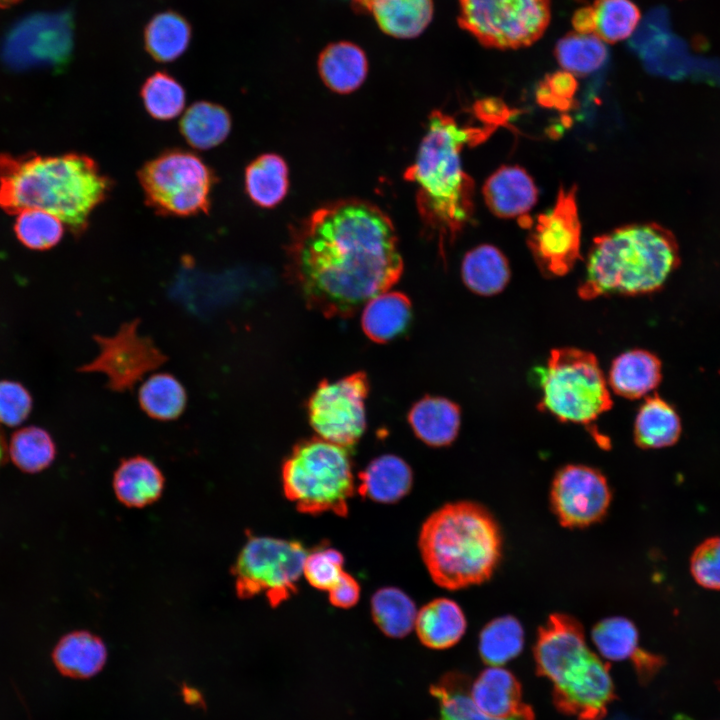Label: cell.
<instances>
[{
  "label": "cell",
  "instance_id": "obj_1",
  "mask_svg": "<svg viewBox=\"0 0 720 720\" xmlns=\"http://www.w3.org/2000/svg\"><path fill=\"white\" fill-rule=\"evenodd\" d=\"M287 272L306 304L326 317H349L401 277L391 219L376 205L344 199L312 212L293 232Z\"/></svg>",
  "mask_w": 720,
  "mask_h": 720
},
{
  "label": "cell",
  "instance_id": "obj_2",
  "mask_svg": "<svg viewBox=\"0 0 720 720\" xmlns=\"http://www.w3.org/2000/svg\"><path fill=\"white\" fill-rule=\"evenodd\" d=\"M499 126L460 125L449 114L433 111L414 163L404 178L417 187L416 205L428 231L443 252L470 223L474 210V182L464 171L461 152L485 141Z\"/></svg>",
  "mask_w": 720,
  "mask_h": 720
},
{
  "label": "cell",
  "instance_id": "obj_3",
  "mask_svg": "<svg viewBox=\"0 0 720 720\" xmlns=\"http://www.w3.org/2000/svg\"><path fill=\"white\" fill-rule=\"evenodd\" d=\"M112 186L87 155H0V208L10 214L44 210L76 235L86 231L91 214L108 198Z\"/></svg>",
  "mask_w": 720,
  "mask_h": 720
},
{
  "label": "cell",
  "instance_id": "obj_4",
  "mask_svg": "<svg viewBox=\"0 0 720 720\" xmlns=\"http://www.w3.org/2000/svg\"><path fill=\"white\" fill-rule=\"evenodd\" d=\"M418 547L440 587L463 589L487 581L502 554V535L493 515L472 501L447 503L421 527Z\"/></svg>",
  "mask_w": 720,
  "mask_h": 720
},
{
  "label": "cell",
  "instance_id": "obj_5",
  "mask_svg": "<svg viewBox=\"0 0 720 720\" xmlns=\"http://www.w3.org/2000/svg\"><path fill=\"white\" fill-rule=\"evenodd\" d=\"M679 263L671 231L656 223L625 225L594 239L577 292L584 300L654 293Z\"/></svg>",
  "mask_w": 720,
  "mask_h": 720
},
{
  "label": "cell",
  "instance_id": "obj_6",
  "mask_svg": "<svg viewBox=\"0 0 720 720\" xmlns=\"http://www.w3.org/2000/svg\"><path fill=\"white\" fill-rule=\"evenodd\" d=\"M539 676L552 685V700L562 713L578 720H602L615 699L609 663L587 644L574 617L554 613L539 629L534 646Z\"/></svg>",
  "mask_w": 720,
  "mask_h": 720
},
{
  "label": "cell",
  "instance_id": "obj_7",
  "mask_svg": "<svg viewBox=\"0 0 720 720\" xmlns=\"http://www.w3.org/2000/svg\"><path fill=\"white\" fill-rule=\"evenodd\" d=\"M281 477L286 498L299 512L348 514L356 487L347 447L320 437L301 441L283 462Z\"/></svg>",
  "mask_w": 720,
  "mask_h": 720
},
{
  "label": "cell",
  "instance_id": "obj_8",
  "mask_svg": "<svg viewBox=\"0 0 720 720\" xmlns=\"http://www.w3.org/2000/svg\"><path fill=\"white\" fill-rule=\"evenodd\" d=\"M540 388L539 409L561 422L589 425L613 405L597 358L578 348L550 352L540 374Z\"/></svg>",
  "mask_w": 720,
  "mask_h": 720
},
{
  "label": "cell",
  "instance_id": "obj_9",
  "mask_svg": "<svg viewBox=\"0 0 720 720\" xmlns=\"http://www.w3.org/2000/svg\"><path fill=\"white\" fill-rule=\"evenodd\" d=\"M137 175L146 204L159 215L190 217L211 208L216 175L193 152L163 151L145 162Z\"/></svg>",
  "mask_w": 720,
  "mask_h": 720
},
{
  "label": "cell",
  "instance_id": "obj_10",
  "mask_svg": "<svg viewBox=\"0 0 720 720\" xmlns=\"http://www.w3.org/2000/svg\"><path fill=\"white\" fill-rule=\"evenodd\" d=\"M307 553L298 541L249 533L231 569L237 596L264 594L271 607L279 606L298 592Z\"/></svg>",
  "mask_w": 720,
  "mask_h": 720
},
{
  "label": "cell",
  "instance_id": "obj_11",
  "mask_svg": "<svg viewBox=\"0 0 720 720\" xmlns=\"http://www.w3.org/2000/svg\"><path fill=\"white\" fill-rule=\"evenodd\" d=\"M550 19V0H459L457 18L480 44L502 50L532 45Z\"/></svg>",
  "mask_w": 720,
  "mask_h": 720
},
{
  "label": "cell",
  "instance_id": "obj_12",
  "mask_svg": "<svg viewBox=\"0 0 720 720\" xmlns=\"http://www.w3.org/2000/svg\"><path fill=\"white\" fill-rule=\"evenodd\" d=\"M368 378L356 372L336 381H323L307 404L310 425L326 441L350 448L366 428Z\"/></svg>",
  "mask_w": 720,
  "mask_h": 720
},
{
  "label": "cell",
  "instance_id": "obj_13",
  "mask_svg": "<svg viewBox=\"0 0 720 720\" xmlns=\"http://www.w3.org/2000/svg\"><path fill=\"white\" fill-rule=\"evenodd\" d=\"M577 189L560 187L552 208L540 214L527 243L540 272L548 278L560 277L581 258V222Z\"/></svg>",
  "mask_w": 720,
  "mask_h": 720
},
{
  "label": "cell",
  "instance_id": "obj_14",
  "mask_svg": "<svg viewBox=\"0 0 720 720\" xmlns=\"http://www.w3.org/2000/svg\"><path fill=\"white\" fill-rule=\"evenodd\" d=\"M73 47L70 12L37 13L18 22L2 44L4 62L13 69L63 66Z\"/></svg>",
  "mask_w": 720,
  "mask_h": 720
},
{
  "label": "cell",
  "instance_id": "obj_15",
  "mask_svg": "<svg viewBox=\"0 0 720 720\" xmlns=\"http://www.w3.org/2000/svg\"><path fill=\"white\" fill-rule=\"evenodd\" d=\"M138 324L135 319L122 324L113 336H95L99 354L79 370L102 373L112 391L124 392L163 365L167 356L150 338L140 335Z\"/></svg>",
  "mask_w": 720,
  "mask_h": 720
},
{
  "label": "cell",
  "instance_id": "obj_16",
  "mask_svg": "<svg viewBox=\"0 0 720 720\" xmlns=\"http://www.w3.org/2000/svg\"><path fill=\"white\" fill-rule=\"evenodd\" d=\"M611 500L607 479L596 468L568 464L552 480L551 507L564 527L584 528L599 522L607 514Z\"/></svg>",
  "mask_w": 720,
  "mask_h": 720
},
{
  "label": "cell",
  "instance_id": "obj_17",
  "mask_svg": "<svg viewBox=\"0 0 720 720\" xmlns=\"http://www.w3.org/2000/svg\"><path fill=\"white\" fill-rule=\"evenodd\" d=\"M476 707L489 717L502 720H535L532 708L522 698L515 675L502 666H488L470 685Z\"/></svg>",
  "mask_w": 720,
  "mask_h": 720
},
{
  "label": "cell",
  "instance_id": "obj_18",
  "mask_svg": "<svg viewBox=\"0 0 720 720\" xmlns=\"http://www.w3.org/2000/svg\"><path fill=\"white\" fill-rule=\"evenodd\" d=\"M483 197L488 209L501 218L525 216L536 204L538 190L519 166H502L485 181Z\"/></svg>",
  "mask_w": 720,
  "mask_h": 720
},
{
  "label": "cell",
  "instance_id": "obj_19",
  "mask_svg": "<svg viewBox=\"0 0 720 720\" xmlns=\"http://www.w3.org/2000/svg\"><path fill=\"white\" fill-rule=\"evenodd\" d=\"M662 380V363L657 355L644 349H632L611 363L607 382L610 390L635 400L654 391Z\"/></svg>",
  "mask_w": 720,
  "mask_h": 720
},
{
  "label": "cell",
  "instance_id": "obj_20",
  "mask_svg": "<svg viewBox=\"0 0 720 720\" xmlns=\"http://www.w3.org/2000/svg\"><path fill=\"white\" fill-rule=\"evenodd\" d=\"M165 478L158 466L144 456L123 459L113 475L116 498L129 508H143L162 495Z\"/></svg>",
  "mask_w": 720,
  "mask_h": 720
},
{
  "label": "cell",
  "instance_id": "obj_21",
  "mask_svg": "<svg viewBox=\"0 0 720 720\" xmlns=\"http://www.w3.org/2000/svg\"><path fill=\"white\" fill-rule=\"evenodd\" d=\"M358 477L359 494L382 504L401 500L409 493L413 483L410 466L402 458L391 454L373 459Z\"/></svg>",
  "mask_w": 720,
  "mask_h": 720
},
{
  "label": "cell",
  "instance_id": "obj_22",
  "mask_svg": "<svg viewBox=\"0 0 720 720\" xmlns=\"http://www.w3.org/2000/svg\"><path fill=\"white\" fill-rule=\"evenodd\" d=\"M103 640L89 631H74L64 635L52 652L57 670L74 679H87L99 673L107 661Z\"/></svg>",
  "mask_w": 720,
  "mask_h": 720
},
{
  "label": "cell",
  "instance_id": "obj_23",
  "mask_svg": "<svg viewBox=\"0 0 720 720\" xmlns=\"http://www.w3.org/2000/svg\"><path fill=\"white\" fill-rule=\"evenodd\" d=\"M408 421L420 440L429 446L442 447L456 439L461 411L449 399L427 396L411 407Z\"/></svg>",
  "mask_w": 720,
  "mask_h": 720
},
{
  "label": "cell",
  "instance_id": "obj_24",
  "mask_svg": "<svg viewBox=\"0 0 720 720\" xmlns=\"http://www.w3.org/2000/svg\"><path fill=\"white\" fill-rule=\"evenodd\" d=\"M467 621L461 607L448 598H436L418 612L415 629L418 638L428 648L447 649L457 644L465 634Z\"/></svg>",
  "mask_w": 720,
  "mask_h": 720
},
{
  "label": "cell",
  "instance_id": "obj_25",
  "mask_svg": "<svg viewBox=\"0 0 720 720\" xmlns=\"http://www.w3.org/2000/svg\"><path fill=\"white\" fill-rule=\"evenodd\" d=\"M318 70L322 81L330 90L349 94L365 81L368 61L359 46L340 41L329 44L320 53Z\"/></svg>",
  "mask_w": 720,
  "mask_h": 720
},
{
  "label": "cell",
  "instance_id": "obj_26",
  "mask_svg": "<svg viewBox=\"0 0 720 720\" xmlns=\"http://www.w3.org/2000/svg\"><path fill=\"white\" fill-rule=\"evenodd\" d=\"M681 433V418L669 402L657 394L644 400L633 427L634 441L639 448L661 449L673 446Z\"/></svg>",
  "mask_w": 720,
  "mask_h": 720
},
{
  "label": "cell",
  "instance_id": "obj_27",
  "mask_svg": "<svg viewBox=\"0 0 720 720\" xmlns=\"http://www.w3.org/2000/svg\"><path fill=\"white\" fill-rule=\"evenodd\" d=\"M411 315L409 298L401 292L387 290L365 303L361 324L368 338L385 343L407 329Z\"/></svg>",
  "mask_w": 720,
  "mask_h": 720
},
{
  "label": "cell",
  "instance_id": "obj_28",
  "mask_svg": "<svg viewBox=\"0 0 720 720\" xmlns=\"http://www.w3.org/2000/svg\"><path fill=\"white\" fill-rule=\"evenodd\" d=\"M461 276L473 293L493 296L505 289L510 281L511 270L507 258L497 247L483 244L465 254Z\"/></svg>",
  "mask_w": 720,
  "mask_h": 720
},
{
  "label": "cell",
  "instance_id": "obj_29",
  "mask_svg": "<svg viewBox=\"0 0 720 720\" xmlns=\"http://www.w3.org/2000/svg\"><path fill=\"white\" fill-rule=\"evenodd\" d=\"M244 188L256 206L266 209L276 207L288 193L287 163L275 153L259 155L245 168Z\"/></svg>",
  "mask_w": 720,
  "mask_h": 720
},
{
  "label": "cell",
  "instance_id": "obj_30",
  "mask_svg": "<svg viewBox=\"0 0 720 720\" xmlns=\"http://www.w3.org/2000/svg\"><path fill=\"white\" fill-rule=\"evenodd\" d=\"M369 11L386 34L396 38H414L430 23L433 1L373 0Z\"/></svg>",
  "mask_w": 720,
  "mask_h": 720
},
{
  "label": "cell",
  "instance_id": "obj_31",
  "mask_svg": "<svg viewBox=\"0 0 720 720\" xmlns=\"http://www.w3.org/2000/svg\"><path fill=\"white\" fill-rule=\"evenodd\" d=\"M231 116L221 105L208 101L192 104L180 120V132L193 148L208 150L221 144L231 131Z\"/></svg>",
  "mask_w": 720,
  "mask_h": 720
},
{
  "label": "cell",
  "instance_id": "obj_32",
  "mask_svg": "<svg viewBox=\"0 0 720 720\" xmlns=\"http://www.w3.org/2000/svg\"><path fill=\"white\" fill-rule=\"evenodd\" d=\"M191 27L187 20L174 11L155 15L144 32L145 48L159 62H171L187 49Z\"/></svg>",
  "mask_w": 720,
  "mask_h": 720
},
{
  "label": "cell",
  "instance_id": "obj_33",
  "mask_svg": "<svg viewBox=\"0 0 720 720\" xmlns=\"http://www.w3.org/2000/svg\"><path fill=\"white\" fill-rule=\"evenodd\" d=\"M138 402L149 417L171 421L183 413L187 394L176 377L169 373H157L148 377L139 387Z\"/></svg>",
  "mask_w": 720,
  "mask_h": 720
},
{
  "label": "cell",
  "instance_id": "obj_34",
  "mask_svg": "<svg viewBox=\"0 0 720 720\" xmlns=\"http://www.w3.org/2000/svg\"><path fill=\"white\" fill-rule=\"evenodd\" d=\"M417 612L413 600L396 587H383L371 598V614L375 624L392 638H402L412 631Z\"/></svg>",
  "mask_w": 720,
  "mask_h": 720
},
{
  "label": "cell",
  "instance_id": "obj_35",
  "mask_svg": "<svg viewBox=\"0 0 720 720\" xmlns=\"http://www.w3.org/2000/svg\"><path fill=\"white\" fill-rule=\"evenodd\" d=\"M524 647V630L513 616H501L487 623L479 635V654L489 666H503Z\"/></svg>",
  "mask_w": 720,
  "mask_h": 720
},
{
  "label": "cell",
  "instance_id": "obj_36",
  "mask_svg": "<svg viewBox=\"0 0 720 720\" xmlns=\"http://www.w3.org/2000/svg\"><path fill=\"white\" fill-rule=\"evenodd\" d=\"M555 57L563 68L575 75H588L600 70L608 60L604 41L595 34L568 33L557 42Z\"/></svg>",
  "mask_w": 720,
  "mask_h": 720
},
{
  "label": "cell",
  "instance_id": "obj_37",
  "mask_svg": "<svg viewBox=\"0 0 720 720\" xmlns=\"http://www.w3.org/2000/svg\"><path fill=\"white\" fill-rule=\"evenodd\" d=\"M469 678L460 672H449L433 684L431 695L439 705L436 720H502L481 712L470 696Z\"/></svg>",
  "mask_w": 720,
  "mask_h": 720
},
{
  "label": "cell",
  "instance_id": "obj_38",
  "mask_svg": "<svg viewBox=\"0 0 720 720\" xmlns=\"http://www.w3.org/2000/svg\"><path fill=\"white\" fill-rule=\"evenodd\" d=\"M8 452L22 471L36 473L47 468L55 458L56 447L50 434L36 426L17 430L11 437Z\"/></svg>",
  "mask_w": 720,
  "mask_h": 720
},
{
  "label": "cell",
  "instance_id": "obj_39",
  "mask_svg": "<svg viewBox=\"0 0 720 720\" xmlns=\"http://www.w3.org/2000/svg\"><path fill=\"white\" fill-rule=\"evenodd\" d=\"M591 636L601 657L609 661L631 660L640 649L638 630L625 617L602 619L593 627Z\"/></svg>",
  "mask_w": 720,
  "mask_h": 720
},
{
  "label": "cell",
  "instance_id": "obj_40",
  "mask_svg": "<svg viewBox=\"0 0 720 720\" xmlns=\"http://www.w3.org/2000/svg\"><path fill=\"white\" fill-rule=\"evenodd\" d=\"M592 7L595 16L594 34L605 43L629 38L641 20L639 8L631 0H595Z\"/></svg>",
  "mask_w": 720,
  "mask_h": 720
},
{
  "label": "cell",
  "instance_id": "obj_41",
  "mask_svg": "<svg viewBox=\"0 0 720 720\" xmlns=\"http://www.w3.org/2000/svg\"><path fill=\"white\" fill-rule=\"evenodd\" d=\"M140 96L146 112L154 119L168 121L183 111L186 94L182 85L166 72L158 71L143 83Z\"/></svg>",
  "mask_w": 720,
  "mask_h": 720
},
{
  "label": "cell",
  "instance_id": "obj_42",
  "mask_svg": "<svg viewBox=\"0 0 720 720\" xmlns=\"http://www.w3.org/2000/svg\"><path fill=\"white\" fill-rule=\"evenodd\" d=\"M14 229L18 240L33 250H47L56 246L64 234L63 222L39 209H26L17 213Z\"/></svg>",
  "mask_w": 720,
  "mask_h": 720
},
{
  "label": "cell",
  "instance_id": "obj_43",
  "mask_svg": "<svg viewBox=\"0 0 720 720\" xmlns=\"http://www.w3.org/2000/svg\"><path fill=\"white\" fill-rule=\"evenodd\" d=\"M344 557L334 548H319L307 553L303 575L308 583L323 591H329L343 574Z\"/></svg>",
  "mask_w": 720,
  "mask_h": 720
},
{
  "label": "cell",
  "instance_id": "obj_44",
  "mask_svg": "<svg viewBox=\"0 0 720 720\" xmlns=\"http://www.w3.org/2000/svg\"><path fill=\"white\" fill-rule=\"evenodd\" d=\"M690 573L699 586L720 591V536L709 537L694 549Z\"/></svg>",
  "mask_w": 720,
  "mask_h": 720
},
{
  "label": "cell",
  "instance_id": "obj_45",
  "mask_svg": "<svg viewBox=\"0 0 720 720\" xmlns=\"http://www.w3.org/2000/svg\"><path fill=\"white\" fill-rule=\"evenodd\" d=\"M32 409L28 390L18 382L0 381V424L15 427L23 423Z\"/></svg>",
  "mask_w": 720,
  "mask_h": 720
},
{
  "label": "cell",
  "instance_id": "obj_46",
  "mask_svg": "<svg viewBox=\"0 0 720 720\" xmlns=\"http://www.w3.org/2000/svg\"><path fill=\"white\" fill-rule=\"evenodd\" d=\"M577 89L573 74L558 71L547 75L537 90V99L544 106L564 109L569 106Z\"/></svg>",
  "mask_w": 720,
  "mask_h": 720
},
{
  "label": "cell",
  "instance_id": "obj_47",
  "mask_svg": "<svg viewBox=\"0 0 720 720\" xmlns=\"http://www.w3.org/2000/svg\"><path fill=\"white\" fill-rule=\"evenodd\" d=\"M330 603L338 608H351L359 601L360 585L358 581L346 571L339 581L329 591Z\"/></svg>",
  "mask_w": 720,
  "mask_h": 720
},
{
  "label": "cell",
  "instance_id": "obj_48",
  "mask_svg": "<svg viewBox=\"0 0 720 720\" xmlns=\"http://www.w3.org/2000/svg\"><path fill=\"white\" fill-rule=\"evenodd\" d=\"M631 660L634 664L639 681L642 683L650 681L664 663L662 657L641 648Z\"/></svg>",
  "mask_w": 720,
  "mask_h": 720
},
{
  "label": "cell",
  "instance_id": "obj_49",
  "mask_svg": "<svg viewBox=\"0 0 720 720\" xmlns=\"http://www.w3.org/2000/svg\"><path fill=\"white\" fill-rule=\"evenodd\" d=\"M574 31L580 34H594L595 16L592 5L577 9L572 17Z\"/></svg>",
  "mask_w": 720,
  "mask_h": 720
},
{
  "label": "cell",
  "instance_id": "obj_50",
  "mask_svg": "<svg viewBox=\"0 0 720 720\" xmlns=\"http://www.w3.org/2000/svg\"><path fill=\"white\" fill-rule=\"evenodd\" d=\"M181 695L184 702L188 705L201 707L204 705V698L202 693L195 687L189 685H183L181 688Z\"/></svg>",
  "mask_w": 720,
  "mask_h": 720
},
{
  "label": "cell",
  "instance_id": "obj_51",
  "mask_svg": "<svg viewBox=\"0 0 720 720\" xmlns=\"http://www.w3.org/2000/svg\"><path fill=\"white\" fill-rule=\"evenodd\" d=\"M355 7L359 8L360 10H370L371 4L373 0H353Z\"/></svg>",
  "mask_w": 720,
  "mask_h": 720
},
{
  "label": "cell",
  "instance_id": "obj_52",
  "mask_svg": "<svg viewBox=\"0 0 720 720\" xmlns=\"http://www.w3.org/2000/svg\"><path fill=\"white\" fill-rule=\"evenodd\" d=\"M6 456V444L3 434L0 432V465L4 462Z\"/></svg>",
  "mask_w": 720,
  "mask_h": 720
},
{
  "label": "cell",
  "instance_id": "obj_53",
  "mask_svg": "<svg viewBox=\"0 0 720 720\" xmlns=\"http://www.w3.org/2000/svg\"><path fill=\"white\" fill-rule=\"evenodd\" d=\"M19 0H0V6L5 7L16 3Z\"/></svg>",
  "mask_w": 720,
  "mask_h": 720
}]
</instances>
